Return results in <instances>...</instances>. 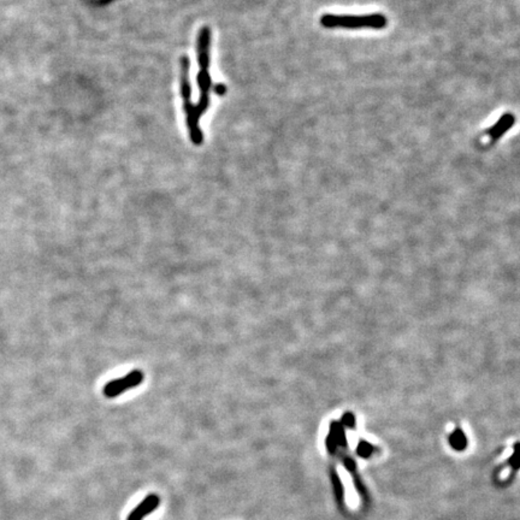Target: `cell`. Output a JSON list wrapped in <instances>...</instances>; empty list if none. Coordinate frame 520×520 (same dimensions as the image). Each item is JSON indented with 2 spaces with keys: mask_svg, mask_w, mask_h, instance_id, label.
I'll return each instance as SVG.
<instances>
[{
  "mask_svg": "<svg viewBox=\"0 0 520 520\" xmlns=\"http://www.w3.org/2000/svg\"><path fill=\"white\" fill-rule=\"evenodd\" d=\"M330 475H332V487H334V493H335V496H336L337 503H339L340 506H342L343 501H345V491H343V485H342L341 480H340V477H339L335 470H332Z\"/></svg>",
  "mask_w": 520,
  "mask_h": 520,
  "instance_id": "cell-7",
  "label": "cell"
},
{
  "mask_svg": "<svg viewBox=\"0 0 520 520\" xmlns=\"http://www.w3.org/2000/svg\"><path fill=\"white\" fill-rule=\"evenodd\" d=\"M210 42H211V32L209 27L202 28L197 38V62H199V72H197V86L200 88V100L195 105V113L197 120L202 118L209 106H210V90H212V80L209 72L210 67Z\"/></svg>",
  "mask_w": 520,
  "mask_h": 520,
  "instance_id": "cell-1",
  "label": "cell"
},
{
  "mask_svg": "<svg viewBox=\"0 0 520 520\" xmlns=\"http://www.w3.org/2000/svg\"><path fill=\"white\" fill-rule=\"evenodd\" d=\"M449 442H450V446L455 450H459V452L466 448V436L464 435V432L462 430L454 431L453 434L449 437Z\"/></svg>",
  "mask_w": 520,
  "mask_h": 520,
  "instance_id": "cell-8",
  "label": "cell"
},
{
  "mask_svg": "<svg viewBox=\"0 0 520 520\" xmlns=\"http://www.w3.org/2000/svg\"><path fill=\"white\" fill-rule=\"evenodd\" d=\"M342 422H343V424H345L346 426L353 428V426H355V417H353L352 414H346L343 419H342Z\"/></svg>",
  "mask_w": 520,
  "mask_h": 520,
  "instance_id": "cell-10",
  "label": "cell"
},
{
  "mask_svg": "<svg viewBox=\"0 0 520 520\" xmlns=\"http://www.w3.org/2000/svg\"><path fill=\"white\" fill-rule=\"evenodd\" d=\"M161 503V498L158 495H148L147 498H144V501L140 503L139 506L134 508L127 520H143L145 517L151 514L153 511L157 510Z\"/></svg>",
  "mask_w": 520,
  "mask_h": 520,
  "instance_id": "cell-5",
  "label": "cell"
},
{
  "mask_svg": "<svg viewBox=\"0 0 520 520\" xmlns=\"http://www.w3.org/2000/svg\"><path fill=\"white\" fill-rule=\"evenodd\" d=\"M322 26L325 28H373L383 29L388 21L381 14L364 15V16H345V15H323L320 18Z\"/></svg>",
  "mask_w": 520,
  "mask_h": 520,
  "instance_id": "cell-3",
  "label": "cell"
},
{
  "mask_svg": "<svg viewBox=\"0 0 520 520\" xmlns=\"http://www.w3.org/2000/svg\"><path fill=\"white\" fill-rule=\"evenodd\" d=\"M189 59L187 56L181 57V97L184 100V108L187 116V126H188L190 139L194 145L200 146L204 143V134L199 127L195 105L192 103V87L189 83Z\"/></svg>",
  "mask_w": 520,
  "mask_h": 520,
  "instance_id": "cell-2",
  "label": "cell"
},
{
  "mask_svg": "<svg viewBox=\"0 0 520 520\" xmlns=\"http://www.w3.org/2000/svg\"><path fill=\"white\" fill-rule=\"evenodd\" d=\"M143 380H144V375L141 371H133L128 376L108 383L104 388V395L108 396V398H115V396H118L121 393H123L124 390L139 386Z\"/></svg>",
  "mask_w": 520,
  "mask_h": 520,
  "instance_id": "cell-4",
  "label": "cell"
},
{
  "mask_svg": "<svg viewBox=\"0 0 520 520\" xmlns=\"http://www.w3.org/2000/svg\"><path fill=\"white\" fill-rule=\"evenodd\" d=\"M514 123H516L514 116L512 113H506L491 128H489L485 133L490 136L491 141H496L506 133L507 130L511 129L512 127L514 126Z\"/></svg>",
  "mask_w": 520,
  "mask_h": 520,
  "instance_id": "cell-6",
  "label": "cell"
},
{
  "mask_svg": "<svg viewBox=\"0 0 520 520\" xmlns=\"http://www.w3.org/2000/svg\"><path fill=\"white\" fill-rule=\"evenodd\" d=\"M373 450H375V447H373V444L365 442V441H361L359 444L358 448H357V453L361 457H368L373 453Z\"/></svg>",
  "mask_w": 520,
  "mask_h": 520,
  "instance_id": "cell-9",
  "label": "cell"
}]
</instances>
